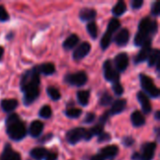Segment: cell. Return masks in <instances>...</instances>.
Masks as SVG:
<instances>
[{"label": "cell", "mask_w": 160, "mask_h": 160, "mask_svg": "<svg viewBox=\"0 0 160 160\" xmlns=\"http://www.w3.org/2000/svg\"><path fill=\"white\" fill-rule=\"evenodd\" d=\"M127 106V100L126 99H118L115 100L111 108V111L109 112L110 114H119L121 113Z\"/></svg>", "instance_id": "17"}, {"label": "cell", "mask_w": 160, "mask_h": 160, "mask_svg": "<svg viewBox=\"0 0 160 160\" xmlns=\"http://www.w3.org/2000/svg\"><path fill=\"white\" fill-rule=\"evenodd\" d=\"M109 116H110V112H106L101 117H100V119H99V124H101V125H105V123L107 122V120H108V118H109Z\"/></svg>", "instance_id": "41"}, {"label": "cell", "mask_w": 160, "mask_h": 160, "mask_svg": "<svg viewBox=\"0 0 160 160\" xmlns=\"http://www.w3.org/2000/svg\"><path fill=\"white\" fill-rule=\"evenodd\" d=\"M79 42V37L75 34L70 35L68 38H67V39L64 41L63 43V47L66 50H70L72 48H74Z\"/></svg>", "instance_id": "21"}, {"label": "cell", "mask_w": 160, "mask_h": 160, "mask_svg": "<svg viewBox=\"0 0 160 160\" xmlns=\"http://www.w3.org/2000/svg\"><path fill=\"white\" fill-rule=\"evenodd\" d=\"M9 19L8 13L6 10V8H4V6L0 5V21L1 22H6Z\"/></svg>", "instance_id": "34"}, {"label": "cell", "mask_w": 160, "mask_h": 160, "mask_svg": "<svg viewBox=\"0 0 160 160\" xmlns=\"http://www.w3.org/2000/svg\"><path fill=\"white\" fill-rule=\"evenodd\" d=\"M112 89H113L114 93L117 96H121L124 93V88H123V86L119 82H114L112 84Z\"/></svg>", "instance_id": "35"}, {"label": "cell", "mask_w": 160, "mask_h": 160, "mask_svg": "<svg viewBox=\"0 0 160 160\" xmlns=\"http://www.w3.org/2000/svg\"><path fill=\"white\" fill-rule=\"evenodd\" d=\"M157 149L156 142H148L142 148V155L141 156V159L142 160H152L154 158L155 153Z\"/></svg>", "instance_id": "11"}, {"label": "cell", "mask_w": 160, "mask_h": 160, "mask_svg": "<svg viewBox=\"0 0 160 160\" xmlns=\"http://www.w3.org/2000/svg\"><path fill=\"white\" fill-rule=\"evenodd\" d=\"M155 116H156V119H157V120H160V112L159 111H158V112H156V115H155Z\"/></svg>", "instance_id": "46"}, {"label": "cell", "mask_w": 160, "mask_h": 160, "mask_svg": "<svg viewBox=\"0 0 160 160\" xmlns=\"http://www.w3.org/2000/svg\"><path fill=\"white\" fill-rule=\"evenodd\" d=\"M39 116L42 117V118H45V119H48L51 117L52 115V109L49 105H44L40 110H39V112H38Z\"/></svg>", "instance_id": "32"}, {"label": "cell", "mask_w": 160, "mask_h": 160, "mask_svg": "<svg viewBox=\"0 0 160 160\" xmlns=\"http://www.w3.org/2000/svg\"><path fill=\"white\" fill-rule=\"evenodd\" d=\"M82 114V110L77 108H70L66 111V115L69 118H78Z\"/></svg>", "instance_id": "33"}, {"label": "cell", "mask_w": 160, "mask_h": 160, "mask_svg": "<svg viewBox=\"0 0 160 160\" xmlns=\"http://www.w3.org/2000/svg\"><path fill=\"white\" fill-rule=\"evenodd\" d=\"M103 69H104V77L108 82H111L112 83L118 82L120 79L119 72L113 68L112 62L110 60H106L104 65H103Z\"/></svg>", "instance_id": "4"}, {"label": "cell", "mask_w": 160, "mask_h": 160, "mask_svg": "<svg viewBox=\"0 0 160 160\" xmlns=\"http://www.w3.org/2000/svg\"><path fill=\"white\" fill-rule=\"evenodd\" d=\"M160 52L158 49H155L153 51H151L149 56H148V65L149 67H154L157 65V63L159 61Z\"/></svg>", "instance_id": "25"}, {"label": "cell", "mask_w": 160, "mask_h": 160, "mask_svg": "<svg viewBox=\"0 0 160 160\" xmlns=\"http://www.w3.org/2000/svg\"><path fill=\"white\" fill-rule=\"evenodd\" d=\"M152 14L154 16H158L160 13V4L159 2H155L152 5V10H151Z\"/></svg>", "instance_id": "36"}, {"label": "cell", "mask_w": 160, "mask_h": 160, "mask_svg": "<svg viewBox=\"0 0 160 160\" xmlns=\"http://www.w3.org/2000/svg\"><path fill=\"white\" fill-rule=\"evenodd\" d=\"M143 4V1L142 0H133L131 2V7L132 8L134 9H137V8H140Z\"/></svg>", "instance_id": "39"}, {"label": "cell", "mask_w": 160, "mask_h": 160, "mask_svg": "<svg viewBox=\"0 0 160 160\" xmlns=\"http://www.w3.org/2000/svg\"><path fill=\"white\" fill-rule=\"evenodd\" d=\"M132 159L133 160L141 159V155H140V154H138V153H135V154L132 156Z\"/></svg>", "instance_id": "44"}, {"label": "cell", "mask_w": 160, "mask_h": 160, "mask_svg": "<svg viewBox=\"0 0 160 160\" xmlns=\"http://www.w3.org/2000/svg\"><path fill=\"white\" fill-rule=\"evenodd\" d=\"M120 26H121L120 22H119L117 19L113 18V19H112V20L110 21V22H109V24H108L107 32H109V33H111V34L112 35L113 33H115V32L118 30V28H119Z\"/></svg>", "instance_id": "27"}, {"label": "cell", "mask_w": 160, "mask_h": 160, "mask_svg": "<svg viewBox=\"0 0 160 160\" xmlns=\"http://www.w3.org/2000/svg\"><path fill=\"white\" fill-rule=\"evenodd\" d=\"M112 103V97L107 92L103 93L101 95V97H100L99 104L102 105V106H108V105H110Z\"/></svg>", "instance_id": "31"}, {"label": "cell", "mask_w": 160, "mask_h": 160, "mask_svg": "<svg viewBox=\"0 0 160 160\" xmlns=\"http://www.w3.org/2000/svg\"><path fill=\"white\" fill-rule=\"evenodd\" d=\"M97 16V11L94 8H84L82 9H81L80 13H79V17L82 21L84 22H92V20H94Z\"/></svg>", "instance_id": "14"}, {"label": "cell", "mask_w": 160, "mask_h": 160, "mask_svg": "<svg viewBox=\"0 0 160 160\" xmlns=\"http://www.w3.org/2000/svg\"><path fill=\"white\" fill-rule=\"evenodd\" d=\"M3 54H4V48L0 46V60H1V58L3 56Z\"/></svg>", "instance_id": "45"}, {"label": "cell", "mask_w": 160, "mask_h": 160, "mask_svg": "<svg viewBox=\"0 0 160 160\" xmlns=\"http://www.w3.org/2000/svg\"><path fill=\"white\" fill-rule=\"evenodd\" d=\"M38 70L39 73L45 74V75H51L54 73L55 71V67L52 63H44L38 67Z\"/></svg>", "instance_id": "22"}, {"label": "cell", "mask_w": 160, "mask_h": 160, "mask_svg": "<svg viewBox=\"0 0 160 160\" xmlns=\"http://www.w3.org/2000/svg\"><path fill=\"white\" fill-rule=\"evenodd\" d=\"M91 50V45L89 42H82V44H80L76 50L73 52V58L76 61H80L82 58H84L90 52Z\"/></svg>", "instance_id": "9"}, {"label": "cell", "mask_w": 160, "mask_h": 160, "mask_svg": "<svg viewBox=\"0 0 160 160\" xmlns=\"http://www.w3.org/2000/svg\"><path fill=\"white\" fill-rule=\"evenodd\" d=\"M89 98H90V93L89 91L86 90H82V91H79L77 93V98L78 101L81 105L82 106H86L89 102Z\"/></svg>", "instance_id": "24"}, {"label": "cell", "mask_w": 160, "mask_h": 160, "mask_svg": "<svg viewBox=\"0 0 160 160\" xmlns=\"http://www.w3.org/2000/svg\"><path fill=\"white\" fill-rule=\"evenodd\" d=\"M0 160H22L21 155L17 152H14L10 144H6L3 153L0 156Z\"/></svg>", "instance_id": "10"}, {"label": "cell", "mask_w": 160, "mask_h": 160, "mask_svg": "<svg viewBox=\"0 0 160 160\" xmlns=\"http://www.w3.org/2000/svg\"><path fill=\"white\" fill-rule=\"evenodd\" d=\"M119 151L118 146L116 145H108L101 149L100 155L103 157V158H112L117 156Z\"/></svg>", "instance_id": "16"}, {"label": "cell", "mask_w": 160, "mask_h": 160, "mask_svg": "<svg viewBox=\"0 0 160 160\" xmlns=\"http://www.w3.org/2000/svg\"><path fill=\"white\" fill-rule=\"evenodd\" d=\"M137 98H138V100L140 101V103H141V105H142V108L143 112H145V113H150L151 111H152V106H151L150 100H149L148 97L145 95V93L140 91V92L137 94Z\"/></svg>", "instance_id": "13"}, {"label": "cell", "mask_w": 160, "mask_h": 160, "mask_svg": "<svg viewBox=\"0 0 160 160\" xmlns=\"http://www.w3.org/2000/svg\"><path fill=\"white\" fill-rule=\"evenodd\" d=\"M66 82L74 86H82L87 82V75L83 71H79L74 74H68L65 78Z\"/></svg>", "instance_id": "5"}, {"label": "cell", "mask_w": 160, "mask_h": 160, "mask_svg": "<svg viewBox=\"0 0 160 160\" xmlns=\"http://www.w3.org/2000/svg\"><path fill=\"white\" fill-rule=\"evenodd\" d=\"M43 123L38 121V120H36L34 122L31 123L30 125V128H29V133L32 137L34 138H37V137H39L42 133V130H43Z\"/></svg>", "instance_id": "15"}, {"label": "cell", "mask_w": 160, "mask_h": 160, "mask_svg": "<svg viewBox=\"0 0 160 160\" xmlns=\"http://www.w3.org/2000/svg\"><path fill=\"white\" fill-rule=\"evenodd\" d=\"M128 56L127 53L125 52H121L119 54H117L114 58V66H115V69L118 72H123L125 71L128 67Z\"/></svg>", "instance_id": "7"}, {"label": "cell", "mask_w": 160, "mask_h": 160, "mask_svg": "<svg viewBox=\"0 0 160 160\" xmlns=\"http://www.w3.org/2000/svg\"><path fill=\"white\" fill-rule=\"evenodd\" d=\"M129 40V31L127 28L121 29L114 38V42L118 46H125Z\"/></svg>", "instance_id": "12"}, {"label": "cell", "mask_w": 160, "mask_h": 160, "mask_svg": "<svg viewBox=\"0 0 160 160\" xmlns=\"http://www.w3.org/2000/svg\"><path fill=\"white\" fill-rule=\"evenodd\" d=\"M112 35L106 31V33L103 35V37L100 40V47L102 48V50L108 49V47L110 46V44L112 42Z\"/></svg>", "instance_id": "26"}, {"label": "cell", "mask_w": 160, "mask_h": 160, "mask_svg": "<svg viewBox=\"0 0 160 160\" xmlns=\"http://www.w3.org/2000/svg\"><path fill=\"white\" fill-rule=\"evenodd\" d=\"M87 31L92 38L96 39L98 38V26L95 22L92 21L87 24Z\"/></svg>", "instance_id": "28"}, {"label": "cell", "mask_w": 160, "mask_h": 160, "mask_svg": "<svg viewBox=\"0 0 160 160\" xmlns=\"http://www.w3.org/2000/svg\"><path fill=\"white\" fill-rule=\"evenodd\" d=\"M91 160H104V158H103V157L99 154V155H96V156H94V157L91 158Z\"/></svg>", "instance_id": "43"}, {"label": "cell", "mask_w": 160, "mask_h": 160, "mask_svg": "<svg viewBox=\"0 0 160 160\" xmlns=\"http://www.w3.org/2000/svg\"><path fill=\"white\" fill-rule=\"evenodd\" d=\"M57 159V154L56 153H48L46 156V160H56Z\"/></svg>", "instance_id": "42"}, {"label": "cell", "mask_w": 160, "mask_h": 160, "mask_svg": "<svg viewBox=\"0 0 160 160\" xmlns=\"http://www.w3.org/2000/svg\"><path fill=\"white\" fill-rule=\"evenodd\" d=\"M111 140V135L109 133H104L102 132L100 135H98V142H108Z\"/></svg>", "instance_id": "38"}, {"label": "cell", "mask_w": 160, "mask_h": 160, "mask_svg": "<svg viewBox=\"0 0 160 160\" xmlns=\"http://www.w3.org/2000/svg\"><path fill=\"white\" fill-rule=\"evenodd\" d=\"M6 125H7V133L11 140L21 141L26 136L25 125L22 122V120L17 114L11 113L7 118Z\"/></svg>", "instance_id": "2"}, {"label": "cell", "mask_w": 160, "mask_h": 160, "mask_svg": "<svg viewBox=\"0 0 160 160\" xmlns=\"http://www.w3.org/2000/svg\"><path fill=\"white\" fill-rule=\"evenodd\" d=\"M141 78V84L142 89L152 98H158L160 95L159 89L156 86V84L154 83V81L147 75L145 74H141L140 76Z\"/></svg>", "instance_id": "3"}, {"label": "cell", "mask_w": 160, "mask_h": 160, "mask_svg": "<svg viewBox=\"0 0 160 160\" xmlns=\"http://www.w3.org/2000/svg\"><path fill=\"white\" fill-rule=\"evenodd\" d=\"M95 119H96V114L94 112H88L85 115L83 122L86 123V124H91V123H93L95 121Z\"/></svg>", "instance_id": "37"}, {"label": "cell", "mask_w": 160, "mask_h": 160, "mask_svg": "<svg viewBox=\"0 0 160 160\" xmlns=\"http://www.w3.org/2000/svg\"><path fill=\"white\" fill-rule=\"evenodd\" d=\"M149 38H150L149 37H147V36H145V35H143V34L138 32V33L136 34V36H135L134 43H135L136 46H142V45L144 44V42H145L147 39H149Z\"/></svg>", "instance_id": "30"}, {"label": "cell", "mask_w": 160, "mask_h": 160, "mask_svg": "<svg viewBox=\"0 0 160 160\" xmlns=\"http://www.w3.org/2000/svg\"><path fill=\"white\" fill-rule=\"evenodd\" d=\"M47 94L49 95V97L52 99V100H59L61 98V94L58 91V89H56L55 87H48L47 88Z\"/></svg>", "instance_id": "29"}, {"label": "cell", "mask_w": 160, "mask_h": 160, "mask_svg": "<svg viewBox=\"0 0 160 160\" xmlns=\"http://www.w3.org/2000/svg\"><path fill=\"white\" fill-rule=\"evenodd\" d=\"M48 150L44 147H37L31 150L30 152V156L35 158V159H43L46 158L47 154H48Z\"/></svg>", "instance_id": "20"}, {"label": "cell", "mask_w": 160, "mask_h": 160, "mask_svg": "<svg viewBox=\"0 0 160 160\" xmlns=\"http://www.w3.org/2000/svg\"><path fill=\"white\" fill-rule=\"evenodd\" d=\"M39 72L38 68L25 71L21 80V89L23 93V103L29 106L39 96Z\"/></svg>", "instance_id": "1"}, {"label": "cell", "mask_w": 160, "mask_h": 160, "mask_svg": "<svg viewBox=\"0 0 160 160\" xmlns=\"http://www.w3.org/2000/svg\"><path fill=\"white\" fill-rule=\"evenodd\" d=\"M131 122H132V125L134 127L140 128V127H142L145 125V118L141 112L135 111L131 114Z\"/></svg>", "instance_id": "18"}, {"label": "cell", "mask_w": 160, "mask_h": 160, "mask_svg": "<svg viewBox=\"0 0 160 160\" xmlns=\"http://www.w3.org/2000/svg\"><path fill=\"white\" fill-rule=\"evenodd\" d=\"M151 51H152V49H151V38H149L144 42V44L142 46L140 52L135 57V63L139 64V63H142L145 60H147Z\"/></svg>", "instance_id": "8"}, {"label": "cell", "mask_w": 160, "mask_h": 160, "mask_svg": "<svg viewBox=\"0 0 160 160\" xmlns=\"http://www.w3.org/2000/svg\"><path fill=\"white\" fill-rule=\"evenodd\" d=\"M86 135V130L83 128H76L71 130H69L67 133V141L70 144H76L80 141L85 139Z\"/></svg>", "instance_id": "6"}, {"label": "cell", "mask_w": 160, "mask_h": 160, "mask_svg": "<svg viewBox=\"0 0 160 160\" xmlns=\"http://www.w3.org/2000/svg\"><path fill=\"white\" fill-rule=\"evenodd\" d=\"M123 143L126 145V146H131L133 143H134V140H133V138H131V137H125L124 139H123Z\"/></svg>", "instance_id": "40"}, {"label": "cell", "mask_w": 160, "mask_h": 160, "mask_svg": "<svg viewBox=\"0 0 160 160\" xmlns=\"http://www.w3.org/2000/svg\"><path fill=\"white\" fill-rule=\"evenodd\" d=\"M18 100L16 99H4L1 101V108L6 112H10L18 107Z\"/></svg>", "instance_id": "19"}, {"label": "cell", "mask_w": 160, "mask_h": 160, "mask_svg": "<svg viewBox=\"0 0 160 160\" xmlns=\"http://www.w3.org/2000/svg\"><path fill=\"white\" fill-rule=\"evenodd\" d=\"M127 11V5L123 0H120L116 3V5L112 8V14L116 17L123 15Z\"/></svg>", "instance_id": "23"}]
</instances>
